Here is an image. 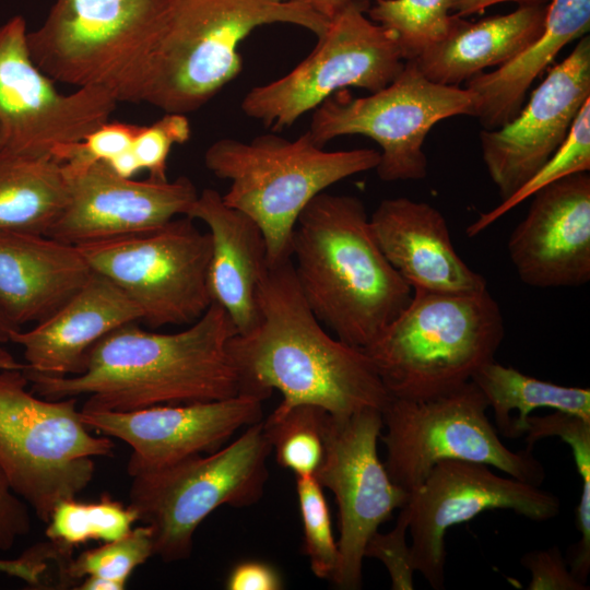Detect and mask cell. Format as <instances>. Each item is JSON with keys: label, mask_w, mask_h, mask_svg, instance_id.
<instances>
[{"label": "cell", "mask_w": 590, "mask_h": 590, "mask_svg": "<svg viewBox=\"0 0 590 590\" xmlns=\"http://www.w3.org/2000/svg\"><path fill=\"white\" fill-rule=\"evenodd\" d=\"M225 588L228 590H280L283 580L279 571L264 562L245 560L229 573Z\"/></svg>", "instance_id": "obj_41"}, {"label": "cell", "mask_w": 590, "mask_h": 590, "mask_svg": "<svg viewBox=\"0 0 590 590\" xmlns=\"http://www.w3.org/2000/svg\"><path fill=\"white\" fill-rule=\"evenodd\" d=\"M257 300L258 323L227 343L239 393L264 401L276 389L283 397L278 410L311 404L334 417L386 408L391 396L373 362L323 329L302 294L292 258L268 263Z\"/></svg>", "instance_id": "obj_1"}, {"label": "cell", "mask_w": 590, "mask_h": 590, "mask_svg": "<svg viewBox=\"0 0 590 590\" xmlns=\"http://www.w3.org/2000/svg\"><path fill=\"white\" fill-rule=\"evenodd\" d=\"M92 274L75 245L47 235L0 232V312L19 329L47 318Z\"/></svg>", "instance_id": "obj_23"}, {"label": "cell", "mask_w": 590, "mask_h": 590, "mask_svg": "<svg viewBox=\"0 0 590 590\" xmlns=\"http://www.w3.org/2000/svg\"><path fill=\"white\" fill-rule=\"evenodd\" d=\"M365 13L350 8L330 20L315 49L292 71L244 96L243 113L278 132L345 87L375 93L390 84L405 61L394 35Z\"/></svg>", "instance_id": "obj_13"}, {"label": "cell", "mask_w": 590, "mask_h": 590, "mask_svg": "<svg viewBox=\"0 0 590 590\" xmlns=\"http://www.w3.org/2000/svg\"><path fill=\"white\" fill-rule=\"evenodd\" d=\"M508 1L517 2L519 5H531L547 4L550 0H450V11L460 17H464Z\"/></svg>", "instance_id": "obj_44"}, {"label": "cell", "mask_w": 590, "mask_h": 590, "mask_svg": "<svg viewBox=\"0 0 590 590\" xmlns=\"http://www.w3.org/2000/svg\"><path fill=\"white\" fill-rule=\"evenodd\" d=\"M475 94L467 87L427 79L413 60L398 76L365 97L339 91L314 109L309 129L319 146L343 135H363L379 148L375 168L386 182L421 180L427 175L423 144L430 129L455 116H474Z\"/></svg>", "instance_id": "obj_11"}, {"label": "cell", "mask_w": 590, "mask_h": 590, "mask_svg": "<svg viewBox=\"0 0 590 590\" xmlns=\"http://www.w3.org/2000/svg\"><path fill=\"white\" fill-rule=\"evenodd\" d=\"M186 216L203 222L211 235L208 283L212 302L228 314L237 333L249 332L259 321L257 292L268 267L262 231L212 188L198 194Z\"/></svg>", "instance_id": "obj_24"}, {"label": "cell", "mask_w": 590, "mask_h": 590, "mask_svg": "<svg viewBox=\"0 0 590 590\" xmlns=\"http://www.w3.org/2000/svg\"><path fill=\"white\" fill-rule=\"evenodd\" d=\"M140 126L106 121L84 139L58 146L52 156L62 165L80 168L96 162H109L130 150Z\"/></svg>", "instance_id": "obj_37"}, {"label": "cell", "mask_w": 590, "mask_h": 590, "mask_svg": "<svg viewBox=\"0 0 590 590\" xmlns=\"http://www.w3.org/2000/svg\"><path fill=\"white\" fill-rule=\"evenodd\" d=\"M369 19L391 32L404 61L442 42L460 16L450 0H371Z\"/></svg>", "instance_id": "obj_30"}, {"label": "cell", "mask_w": 590, "mask_h": 590, "mask_svg": "<svg viewBox=\"0 0 590 590\" xmlns=\"http://www.w3.org/2000/svg\"><path fill=\"white\" fill-rule=\"evenodd\" d=\"M273 23L319 38L330 21L297 0H168L143 102L165 113L198 110L240 73V43Z\"/></svg>", "instance_id": "obj_4"}, {"label": "cell", "mask_w": 590, "mask_h": 590, "mask_svg": "<svg viewBox=\"0 0 590 590\" xmlns=\"http://www.w3.org/2000/svg\"><path fill=\"white\" fill-rule=\"evenodd\" d=\"M488 402L472 381L429 398H391L381 411L387 449L385 468L393 483L411 493L445 460L484 463L540 486L543 464L532 450L512 451L486 416Z\"/></svg>", "instance_id": "obj_10"}, {"label": "cell", "mask_w": 590, "mask_h": 590, "mask_svg": "<svg viewBox=\"0 0 590 590\" xmlns=\"http://www.w3.org/2000/svg\"><path fill=\"white\" fill-rule=\"evenodd\" d=\"M505 335L498 303L473 293L413 291L408 306L364 349L391 398L451 391L494 361Z\"/></svg>", "instance_id": "obj_5"}, {"label": "cell", "mask_w": 590, "mask_h": 590, "mask_svg": "<svg viewBox=\"0 0 590 590\" xmlns=\"http://www.w3.org/2000/svg\"><path fill=\"white\" fill-rule=\"evenodd\" d=\"M126 323L97 341L84 369L50 376L23 369L33 392L48 400L87 396L82 411L128 412L163 404H186L239 394L227 351L237 333L228 314L212 303L182 331L160 333Z\"/></svg>", "instance_id": "obj_2"}, {"label": "cell", "mask_w": 590, "mask_h": 590, "mask_svg": "<svg viewBox=\"0 0 590 590\" xmlns=\"http://www.w3.org/2000/svg\"><path fill=\"white\" fill-rule=\"evenodd\" d=\"M151 556L152 529L142 524L118 540L87 550L72 558L67 568V582L96 577L126 586L131 573Z\"/></svg>", "instance_id": "obj_34"}, {"label": "cell", "mask_w": 590, "mask_h": 590, "mask_svg": "<svg viewBox=\"0 0 590 590\" xmlns=\"http://www.w3.org/2000/svg\"><path fill=\"white\" fill-rule=\"evenodd\" d=\"M14 330H19V328L9 322L0 312V342H8L11 332Z\"/></svg>", "instance_id": "obj_47"}, {"label": "cell", "mask_w": 590, "mask_h": 590, "mask_svg": "<svg viewBox=\"0 0 590 590\" xmlns=\"http://www.w3.org/2000/svg\"><path fill=\"white\" fill-rule=\"evenodd\" d=\"M168 0H57L27 32L32 60L52 81L143 102Z\"/></svg>", "instance_id": "obj_6"}, {"label": "cell", "mask_w": 590, "mask_h": 590, "mask_svg": "<svg viewBox=\"0 0 590 590\" xmlns=\"http://www.w3.org/2000/svg\"><path fill=\"white\" fill-rule=\"evenodd\" d=\"M188 216L139 234L79 245L93 272L118 286L151 329L191 324L211 306L209 232Z\"/></svg>", "instance_id": "obj_12"}, {"label": "cell", "mask_w": 590, "mask_h": 590, "mask_svg": "<svg viewBox=\"0 0 590 590\" xmlns=\"http://www.w3.org/2000/svg\"><path fill=\"white\" fill-rule=\"evenodd\" d=\"M404 506L410 514L413 568L435 590L445 587V535L450 527L492 509H509L536 521L554 518L560 509L554 494L500 476L487 464L462 460L436 463Z\"/></svg>", "instance_id": "obj_15"}, {"label": "cell", "mask_w": 590, "mask_h": 590, "mask_svg": "<svg viewBox=\"0 0 590 590\" xmlns=\"http://www.w3.org/2000/svg\"><path fill=\"white\" fill-rule=\"evenodd\" d=\"M379 151H324L306 131L294 141L267 133L249 142L223 138L204 153L205 167L229 181L223 201L252 219L264 236L268 263L291 258L297 219L328 187L375 169Z\"/></svg>", "instance_id": "obj_7"}, {"label": "cell", "mask_w": 590, "mask_h": 590, "mask_svg": "<svg viewBox=\"0 0 590 590\" xmlns=\"http://www.w3.org/2000/svg\"><path fill=\"white\" fill-rule=\"evenodd\" d=\"M126 586L118 583L113 580L96 578V577H85L84 581L76 587L79 590H122Z\"/></svg>", "instance_id": "obj_45"}, {"label": "cell", "mask_w": 590, "mask_h": 590, "mask_svg": "<svg viewBox=\"0 0 590 590\" xmlns=\"http://www.w3.org/2000/svg\"><path fill=\"white\" fill-rule=\"evenodd\" d=\"M26 36L22 15L0 26V146L52 156L108 121L117 102L97 88L60 93L32 60Z\"/></svg>", "instance_id": "obj_16"}, {"label": "cell", "mask_w": 590, "mask_h": 590, "mask_svg": "<svg viewBox=\"0 0 590 590\" xmlns=\"http://www.w3.org/2000/svg\"><path fill=\"white\" fill-rule=\"evenodd\" d=\"M296 493L304 530V553L310 569L321 579L331 580L339 562L329 508L322 486L315 476H296Z\"/></svg>", "instance_id": "obj_35"}, {"label": "cell", "mask_w": 590, "mask_h": 590, "mask_svg": "<svg viewBox=\"0 0 590 590\" xmlns=\"http://www.w3.org/2000/svg\"><path fill=\"white\" fill-rule=\"evenodd\" d=\"M0 342V370L5 369H25L26 364L20 363L16 361L13 355H11L8 351H5L1 346Z\"/></svg>", "instance_id": "obj_46"}, {"label": "cell", "mask_w": 590, "mask_h": 590, "mask_svg": "<svg viewBox=\"0 0 590 590\" xmlns=\"http://www.w3.org/2000/svg\"><path fill=\"white\" fill-rule=\"evenodd\" d=\"M138 521L130 506L104 495L97 502H59L47 522L46 536L61 545L74 547L91 540L111 542L125 536Z\"/></svg>", "instance_id": "obj_32"}, {"label": "cell", "mask_w": 590, "mask_h": 590, "mask_svg": "<svg viewBox=\"0 0 590 590\" xmlns=\"http://www.w3.org/2000/svg\"><path fill=\"white\" fill-rule=\"evenodd\" d=\"M547 4L469 22L459 17L450 34L413 61L430 81L460 86L485 69L499 67L533 42L544 28Z\"/></svg>", "instance_id": "obj_26"}, {"label": "cell", "mask_w": 590, "mask_h": 590, "mask_svg": "<svg viewBox=\"0 0 590 590\" xmlns=\"http://www.w3.org/2000/svg\"><path fill=\"white\" fill-rule=\"evenodd\" d=\"M527 449L545 437H559L571 448L581 477V495L576 510L580 540L570 551L567 563L573 575L586 583L590 570V422L579 416L554 411L545 416H529L526 429Z\"/></svg>", "instance_id": "obj_29"}, {"label": "cell", "mask_w": 590, "mask_h": 590, "mask_svg": "<svg viewBox=\"0 0 590 590\" xmlns=\"http://www.w3.org/2000/svg\"><path fill=\"white\" fill-rule=\"evenodd\" d=\"M382 427L381 411L376 409L346 417L328 414L324 423V455L315 477L333 493L338 505L339 562L331 581L339 589L362 587L367 542L410 497L391 481L378 457Z\"/></svg>", "instance_id": "obj_14"}, {"label": "cell", "mask_w": 590, "mask_h": 590, "mask_svg": "<svg viewBox=\"0 0 590 590\" xmlns=\"http://www.w3.org/2000/svg\"><path fill=\"white\" fill-rule=\"evenodd\" d=\"M141 322L139 308L105 276L93 272L85 285L32 329L9 341L23 347L26 369L50 376L83 371L88 350L113 330Z\"/></svg>", "instance_id": "obj_22"}, {"label": "cell", "mask_w": 590, "mask_h": 590, "mask_svg": "<svg viewBox=\"0 0 590 590\" xmlns=\"http://www.w3.org/2000/svg\"><path fill=\"white\" fill-rule=\"evenodd\" d=\"M471 380L494 411L498 430L506 437L524 435L530 413L539 408L579 416L590 422V390L566 387L526 375L492 361L480 367Z\"/></svg>", "instance_id": "obj_28"}, {"label": "cell", "mask_w": 590, "mask_h": 590, "mask_svg": "<svg viewBox=\"0 0 590 590\" xmlns=\"http://www.w3.org/2000/svg\"><path fill=\"white\" fill-rule=\"evenodd\" d=\"M66 202L60 162L0 146V232L47 235Z\"/></svg>", "instance_id": "obj_27"}, {"label": "cell", "mask_w": 590, "mask_h": 590, "mask_svg": "<svg viewBox=\"0 0 590 590\" xmlns=\"http://www.w3.org/2000/svg\"><path fill=\"white\" fill-rule=\"evenodd\" d=\"M191 137V127L185 114L165 113L151 126H140L131 144V153L140 169L149 178L167 180V157L175 144H184Z\"/></svg>", "instance_id": "obj_36"}, {"label": "cell", "mask_w": 590, "mask_h": 590, "mask_svg": "<svg viewBox=\"0 0 590 590\" xmlns=\"http://www.w3.org/2000/svg\"><path fill=\"white\" fill-rule=\"evenodd\" d=\"M23 369L0 370V467L12 491L47 523L55 506L92 482L94 457L115 444L82 422L76 397L40 399L27 390Z\"/></svg>", "instance_id": "obj_8"}, {"label": "cell", "mask_w": 590, "mask_h": 590, "mask_svg": "<svg viewBox=\"0 0 590 590\" xmlns=\"http://www.w3.org/2000/svg\"><path fill=\"white\" fill-rule=\"evenodd\" d=\"M328 414L319 406L298 404L275 409L262 421L281 467L296 476H315L324 455L323 428Z\"/></svg>", "instance_id": "obj_31"}, {"label": "cell", "mask_w": 590, "mask_h": 590, "mask_svg": "<svg viewBox=\"0 0 590 590\" xmlns=\"http://www.w3.org/2000/svg\"><path fill=\"white\" fill-rule=\"evenodd\" d=\"M394 528L388 533L376 532L366 544L364 557L380 560L387 568L391 588L394 590H412L413 574L410 545L406 542L410 514L405 506L400 508Z\"/></svg>", "instance_id": "obj_38"}, {"label": "cell", "mask_w": 590, "mask_h": 590, "mask_svg": "<svg viewBox=\"0 0 590 590\" xmlns=\"http://www.w3.org/2000/svg\"><path fill=\"white\" fill-rule=\"evenodd\" d=\"M263 401L250 394L209 402L153 405L128 412L82 411V422L128 444V474L153 472L198 453H211L239 429L262 420Z\"/></svg>", "instance_id": "obj_19"}, {"label": "cell", "mask_w": 590, "mask_h": 590, "mask_svg": "<svg viewBox=\"0 0 590 590\" xmlns=\"http://www.w3.org/2000/svg\"><path fill=\"white\" fill-rule=\"evenodd\" d=\"M590 170V98L576 116L571 128L556 151L510 197L494 209L481 213L467 227V235L474 237L504 214L529 199L544 187L567 176Z\"/></svg>", "instance_id": "obj_33"}, {"label": "cell", "mask_w": 590, "mask_h": 590, "mask_svg": "<svg viewBox=\"0 0 590 590\" xmlns=\"http://www.w3.org/2000/svg\"><path fill=\"white\" fill-rule=\"evenodd\" d=\"M291 258L314 315L358 349L373 343L413 295L380 250L365 205L354 196L317 194L297 219Z\"/></svg>", "instance_id": "obj_3"}, {"label": "cell", "mask_w": 590, "mask_h": 590, "mask_svg": "<svg viewBox=\"0 0 590 590\" xmlns=\"http://www.w3.org/2000/svg\"><path fill=\"white\" fill-rule=\"evenodd\" d=\"M286 1V0H280ZM309 5L329 21L350 8H357L367 12L371 0H297Z\"/></svg>", "instance_id": "obj_43"}, {"label": "cell", "mask_w": 590, "mask_h": 590, "mask_svg": "<svg viewBox=\"0 0 590 590\" xmlns=\"http://www.w3.org/2000/svg\"><path fill=\"white\" fill-rule=\"evenodd\" d=\"M369 224L380 250L413 291L487 288L485 278L458 255L445 216L432 204L406 197L384 199Z\"/></svg>", "instance_id": "obj_21"}, {"label": "cell", "mask_w": 590, "mask_h": 590, "mask_svg": "<svg viewBox=\"0 0 590 590\" xmlns=\"http://www.w3.org/2000/svg\"><path fill=\"white\" fill-rule=\"evenodd\" d=\"M507 250L527 285L578 287L590 281V176L578 173L539 190Z\"/></svg>", "instance_id": "obj_20"}, {"label": "cell", "mask_w": 590, "mask_h": 590, "mask_svg": "<svg viewBox=\"0 0 590 590\" xmlns=\"http://www.w3.org/2000/svg\"><path fill=\"white\" fill-rule=\"evenodd\" d=\"M49 559L51 554L47 544H37L15 559H0V573L20 578L30 586H40Z\"/></svg>", "instance_id": "obj_42"}, {"label": "cell", "mask_w": 590, "mask_h": 590, "mask_svg": "<svg viewBox=\"0 0 590 590\" xmlns=\"http://www.w3.org/2000/svg\"><path fill=\"white\" fill-rule=\"evenodd\" d=\"M32 521L26 503L17 497L0 467V550L8 551L28 534Z\"/></svg>", "instance_id": "obj_40"}, {"label": "cell", "mask_w": 590, "mask_h": 590, "mask_svg": "<svg viewBox=\"0 0 590 590\" xmlns=\"http://www.w3.org/2000/svg\"><path fill=\"white\" fill-rule=\"evenodd\" d=\"M590 98V37L553 67L515 118L482 129L480 145L487 174L502 200L517 191L556 151Z\"/></svg>", "instance_id": "obj_17"}, {"label": "cell", "mask_w": 590, "mask_h": 590, "mask_svg": "<svg viewBox=\"0 0 590 590\" xmlns=\"http://www.w3.org/2000/svg\"><path fill=\"white\" fill-rule=\"evenodd\" d=\"M590 0H550L543 32L491 72L465 83L476 96L474 116L483 129L502 127L517 116L533 81L570 42L588 34Z\"/></svg>", "instance_id": "obj_25"}, {"label": "cell", "mask_w": 590, "mask_h": 590, "mask_svg": "<svg viewBox=\"0 0 590 590\" xmlns=\"http://www.w3.org/2000/svg\"><path fill=\"white\" fill-rule=\"evenodd\" d=\"M531 573L530 590H586L587 585L579 581L567 566L557 547L530 552L521 559Z\"/></svg>", "instance_id": "obj_39"}, {"label": "cell", "mask_w": 590, "mask_h": 590, "mask_svg": "<svg viewBox=\"0 0 590 590\" xmlns=\"http://www.w3.org/2000/svg\"><path fill=\"white\" fill-rule=\"evenodd\" d=\"M62 168L67 202L47 236L75 246L160 228L186 216L199 194L187 177L134 180L105 162Z\"/></svg>", "instance_id": "obj_18"}, {"label": "cell", "mask_w": 590, "mask_h": 590, "mask_svg": "<svg viewBox=\"0 0 590 590\" xmlns=\"http://www.w3.org/2000/svg\"><path fill=\"white\" fill-rule=\"evenodd\" d=\"M271 452L261 420L214 452L133 476L129 505L138 521L152 529L153 555L168 563L189 558L193 534L212 511L260 500Z\"/></svg>", "instance_id": "obj_9"}]
</instances>
